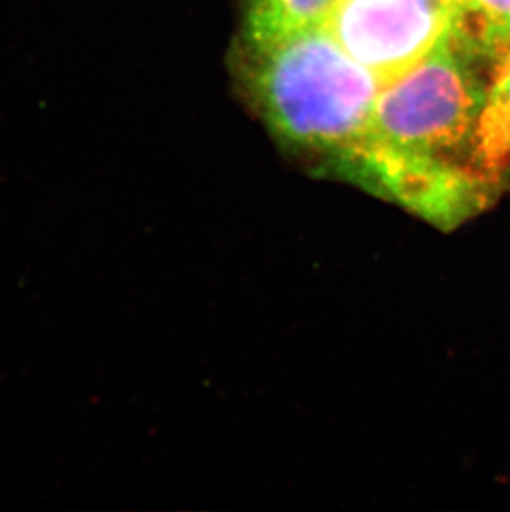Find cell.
Wrapping results in <instances>:
<instances>
[{"label": "cell", "instance_id": "6da1fadb", "mask_svg": "<svg viewBox=\"0 0 510 512\" xmlns=\"http://www.w3.org/2000/svg\"><path fill=\"white\" fill-rule=\"evenodd\" d=\"M496 60L456 29L381 85L352 183L453 229L502 188L487 171L479 123Z\"/></svg>", "mask_w": 510, "mask_h": 512}, {"label": "cell", "instance_id": "7a4b0ae2", "mask_svg": "<svg viewBox=\"0 0 510 512\" xmlns=\"http://www.w3.org/2000/svg\"><path fill=\"white\" fill-rule=\"evenodd\" d=\"M255 108L282 145L308 165L352 183L381 82L327 27L244 50Z\"/></svg>", "mask_w": 510, "mask_h": 512}, {"label": "cell", "instance_id": "3957f363", "mask_svg": "<svg viewBox=\"0 0 510 512\" xmlns=\"http://www.w3.org/2000/svg\"><path fill=\"white\" fill-rule=\"evenodd\" d=\"M461 19V0H338L325 27L385 85L438 47Z\"/></svg>", "mask_w": 510, "mask_h": 512}, {"label": "cell", "instance_id": "277c9868", "mask_svg": "<svg viewBox=\"0 0 510 512\" xmlns=\"http://www.w3.org/2000/svg\"><path fill=\"white\" fill-rule=\"evenodd\" d=\"M338 0H247L244 50H259L327 25Z\"/></svg>", "mask_w": 510, "mask_h": 512}, {"label": "cell", "instance_id": "5b68a950", "mask_svg": "<svg viewBox=\"0 0 510 512\" xmlns=\"http://www.w3.org/2000/svg\"><path fill=\"white\" fill-rule=\"evenodd\" d=\"M479 145L487 171L504 188L510 179V47L494 68L487 90Z\"/></svg>", "mask_w": 510, "mask_h": 512}, {"label": "cell", "instance_id": "8992f818", "mask_svg": "<svg viewBox=\"0 0 510 512\" xmlns=\"http://www.w3.org/2000/svg\"><path fill=\"white\" fill-rule=\"evenodd\" d=\"M462 32L497 63L510 47V0H461Z\"/></svg>", "mask_w": 510, "mask_h": 512}]
</instances>
